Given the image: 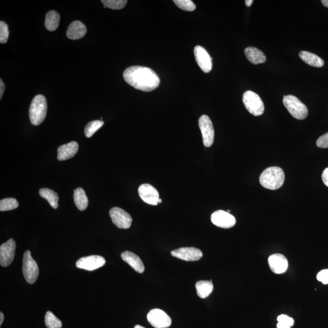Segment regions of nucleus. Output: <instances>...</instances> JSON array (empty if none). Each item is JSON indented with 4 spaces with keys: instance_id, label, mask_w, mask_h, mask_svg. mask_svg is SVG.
<instances>
[{
    "instance_id": "nucleus-1",
    "label": "nucleus",
    "mask_w": 328,
    "mask_h": 328,
    "mask_svg": "<svg viewBox=\"0 0 328 328\" xmlns=\"http://www.w3.org/2000/svg\"><path fill=\"white\" fill-rule=\"evenodd\" d=\"M123 77L125 81L131 87L145 92L152 91L160 84V77L153 70L141 66L127 68Z\"/></svg>"
},
{
    "instance_id": "nucleus-2",
    "label": "nucleus",
    "mask_w": 328,
    "mask_h": 328,
    "mask_svg": "<svg viewBox=\"0 0 328 328\" xmlns=\"http://www.w3.org/2000/svg\"><path fill=\"white\" fill-rule=\"evenodd\" d=\"M285 180V175L283 169L278 166H271L261 174L259 182L267 189L275 190L283 185Z\"/></svg>"
},
{
    "instance_id": "nucleus-3",
    "label": "nucleus",
    "mask_w": 328,
    "mask_h": 328,
    "mask_svg": "<svg viewBox=\"0 0 328 328\" xmlns=\"http://www.w3.org/2000/svg\"><path fill=\"white\" fill-rule=\"evenodd\" d=\"M47 102L42 95H36L31 102L29 110V119L31 124L37 126L45 119L47 114Z\"/></svg>"
},
{
    "instance_id": "nucleus-4",
    "label": "nucleus",
    "mask_w": 328,
    "mask_h": 328,
    "mask_svg": "<svg viewBox=\"0 0 328 328\" xmlns=\"http://www.w3.org/2000/svg\"><path fill=\"white\" fill-rule=\"evenodd\" d=\"M283 104L290 113L298 120H303L308 116V109L297 97L292 95H284Z\"/></svg>"
},
{
    "instance_id": "nucleus-5",
    "label": "nucleus",
    "mask_w": 328,
    "mask_h": 328,
    "mask_svg": "<svg viewBox=\"0 0 328 328\" xmlns=\"http://www.w3.org/2000/svg\"><path fill=\"white\" fill-rule=\"evenodd\" d=\"M243 102L247 111L254 116H259L263 114V102L256 93L252 91H247L244 93Z\"/></svg>"
},
{
    "instance_id": "nucleus-6",
    "label": "nucleus",
    "mask_w": 328,
    "mask_h": 328,
    "mask_svg": "<svg viewBox=\"0 0 328 328\" xmlns=\"http://www.w3.org/2000/svg\"><path fill=\"white\" fill-rule=\"evenodd\" d=\"M23 273L26 281L29 284H34L37 280L39 269L36 261L31 256V252H24L23 262Z\"/></svg>"
},
{
    "instance_id": "nucleus-7",
    "label": "nucleus",
    "mask_w": 328,
    "mask_h": 328,
    "mask_svg": "<svg viewBox=\"0 0 328 328\" xmlns=\"http://www.w3.org/2000/svg\"><path fill=\"white\" fill-rule=\"evenodd\" d=\"M198 123L202 133L203 143L206 147H210L214 144L215 137L214 128L211 120L206 115H202Z\"/></svg>"
},
{
    "instance_id": "nucleus-8",
    "label": "nucleus",
    "mask_w": 328,
    "mask_h": 328,
    "mask_svg": "<svg viewBox=\"0 0 328 328\" xmlns=\"http://www.w3.org/2000/svg\"><path fill=\"white\" fill-rule=\"evenodd\" d=\"M109 216L112 222L120 229H127L131 226L133 220L130 215L121 208L117 207L112 208L109 210Z\"/></svg>"
},
{
    "instance_id": "nucleus-9",
    "label": "nucleus",
    "mask_w": 328,
    "mask_h": 328,
    "mask_svg": "<svg viewBox=\"0 0 328 328\" xmlns=\"http://www.w3.org/2000/svg\"><path fill=\"white\" fill-rule=\"evenodd\" d=\"M148 321L155 328H167L171 325V319L164 310L153 309L147 315Z\"/></svg>"
},
{
    "instance_id": "nucleus-10",
    "label": "nucleus",
    "mask_w": 328,
    "mask_h": 328,
    "mask_svg": "<svg viewBox=\"0 0 328 328\" xmlns=\"http://www.w3.org/2000/svg\"><path fill=\"white\" fill-rule=\"evenodd\" d=\"M211 221L215 226L223 229H229L236 224V219L230 213L219 210L213 213Z\"/></svg>"
},
{
    "instance_id": "nucleus-11",
    "label": "nucleus",
    "mask_w": 328,
    "mask_h": 328,
    "mask_svg": "<svg viewBox=\"0 0 328 328\" xmlns=\"http://www.w3.org/2000/svg\"><path fill=\"white\" fill-rule=\"evenodd\" d=\"M171 255L187 261H195L202 258L203 254L199 249L195 247H181L171 251Z\"/></svg>"
},
{
    "instance_id": "nucleus-12",
    "label": "nucleus",
    "mask_w": 328,
    "mask_h": 328,
    "mask_svg": "<svg viewBox=\"0 0 328 328\" xmlns=\"http://www.w3.org/2000/svg\"><path fill=\"white\" fill-rule=\"evenodd\" d=\"M16 243L10 239L0 247V264L2 267L10 265L13 261L16 254Z\"/></svg>"
},
{
    "instance_id": "nucleus-13",
    "label": "nucleus",
    "mask_w": 328,
    "mask_h": 328,
    "mask_svg": "<svg viewBox=\"0 0 328 328\" xmlns=\"http://www.w3.org/2000/svg\"><path fill=\"white\" fill-rule=\"evenodd\" d=\"M138 193L142 200L146 204L152 205L159 204L160 194L153 186L148 183H144L139 187Z\"/></svg>"
},
{
    "instance_id": "nucleus-14",
    "label": "nucleus",
    "mask_w": 328,
    "mask_h": 328,
    "mask_svg": "<svg viewBox=\"0 0 328 328\" xmlns=\"http://www.w3.org/2000/svg\"><path fill=\"white\" fill-rule=\"evenodd\" d=\"M106 263L104 257L99 255H91L80 258L76 262L77 268L92 271L101 268Z\"/></svg>"
},
{
    "instance_id": "nucleus-15",
    "label": "nucleus",
    "mask_w": 328,
    "mask_h": 328,
    "mask_svg": "<svg viewBox=\"0 0 328 328\" xmlns=\"http://www.w3.org/2000/svg\"><path fill=\"white\" fill-rule=\"evenodd\" d=\"M194 55L197 64L203 72L208 73L212 69V58L202 46H197L194 49Z\"/></svg>"
},
{
    "instance_id": "nucleus-16",
    "label": "nucleus",
    "mask_w": 328,
    "mask_h": 328,
    "mask_svg": "<svg viewBox=\"0 0 328 328\" xmlns=\"http://www.w3.org/2000/svg\"><path fill=\"white\" fill-rule=\"evenodd\" d=\"M268 263L271 271L276 274L285 273L288 268V261L283 255L275 254L269 257Z\"/></svg>"
},
{
    "instance_id": "nucleus-17",
    "label": "nucleus",
    "mask_w": 328,
    "mask_h": 328,
    "mask_svg": "<svg viewBox=\"0 0 328 328\" xmlns=\"http://www.w3.org/2000/svg\"><path fill=\"white\" fill-rule=\"evenodd\" d=\"M79 150V145L76 142L71 143L61 146L57 149V159L58 161H63L74 157Z\"/></svg>"
},
{
    "instance_id": "nucleus-18",
    "label": "nucleus",
    "mask_w": 328,
    "mask_h": 328,
    "mask_svg": "<svg viewBox=\"0 0 328 328\" xmlns=\"http://www.w3.org/2000/svg\"><path fill=\"white\" fill-rule=\"evenodd\" d=\"M122 259L127 263H128L132 268L138 273H143L145 271L143 261L140 257L130 251H126L121 254Z\"/></svg>"
},
{
    "instance_id": "nucleus-19",
    "label": "nucleus",
    "mask_w": 328,
    "mask_h": 328,
    "mask_svg": "<svg viewBox=\"0 0 328 328\" xmlns=\"http://www.w3.org/2000/svg\"><path fill=\"white\" fill-rule=\"evenodd\" d=\"M87 31L84 24L80 21H75L68 27L67 35L71 40H79L85 36Z\"/></svg>"
},
{
    "instance_id": "nucleus-20",
    "label": "nucleus",
    "mask_w": 328,
    "mask_h": 328,
    "mask_svg": "<svg viewBox=\"0 0 328 328\" xmlns=\"http://www.w3.org/2000/svg\"><path fill=\"white\" fill-rule=\"evenodd\" d=\"M246 57L250 62L254 65L261 64L266 61V55L258 48L254 47L247 48L244 51Z\"/></svg>"
},
{
    "instance_id": "nucleus-21",
    "label": "nucleus",
    "mask_w": 328,
    "mask_h": 328,
    "mask_svg": "<svg viewBox=\"0 0 328 328\" xmlns=\"http://www.w3.org/2000/svg\"><path fill=\"white\" fill-rule=\"evenodd\" d=\"M299 56L303 62L308 65L315 68H321L324 65V61L314 54L302 51L299 54Z\"/></svg>"
},
{
    "instance_id": "nucleus-22",
    "label": "nucleus",
    "mask_w": 328,
    "mask_h": 328,
    "mask_svg": "<svg viewBox=\"0 0 328 328\" xmlns=\"http://www.w3.org/2000/svg\"><path fill=\"white\" fill-rule=\"evenodd\" d=\"M210 281H199L196 283L195 287L197 292L200 298H205L210 295L214 290V285Z\"/></svg>"
},
{
    "instance_id": "nucleus-23",
    "label": "nucleus",
    "mask_w": 328,
    "mask_h": 328,
    "mask_svg": "<svg viewBox=\"0 0 328 328\" xmlns=\"http://www.w3.org/2000/svg\"><path fill=\"white\" fill-rule=\"evenodd\" d=\"M60 15L57 12L51 11L48 12L45 18V27L49 31H55L60 23Z\"/></svg>"
},
{
    "instance_id": "nucleus-24",
    "label": "nucleus",
    "mask_w": 328,
    "mask_h": 328,
    "mask_svg": "<svg viewBox=\"0 0 328 328\" xmlns=\"http://www.w3.org/2000/svg\"><path fill=\"white\" fill-rule=\"evenodd\" d=\"M39 194H40L41 198L47 200L48 202L50 203L51 206L54 208V209H57L59 198H58L57 193H55V191L47 188H41V189L39 190Z\"/></svg>"
},
{
    "instance_id": "nucleus-25",
    "label": "nucleus",
    "mask_w": 328,
    "mask_h": 328,
    "mask_svg": "<svg viewBox=\"0 0 328 328\" xmlns=\"http://www.w3.org/2000/svg\"><path fill=\"white\" fill-rule=\"evenodd\" d=\"M74 200L78 209L83 211L87 209L88 205V200L85 192L82 188H77L74 190Z\"/></svg>"
},
{
    "instance_id": "nucleus-26",
    "label": "nucleus",
    "mask_w": 328,
    "mask_h": 328,
    "mask_svg": "<svg viewBox=\"0 0 328 328\" xmlns=\"http://www.w3.org/2000/svg\"><path fill=\"white\" fill-rule=\"evenodd\" d=\"M104 121H101V120H97V121L90 122L85 128L84 132L86 137H87L88 138L92 137L98 129H99L104 126Z\"/></svg>"
},
{
    "instance_id": "nucleus-27",
    "label": "nucleus",
    "mask_w": 328,
    "mask_h": 328,
    "mask_svg": "<svg viewBox=\"0 0 328 328\" xmlns=\"http://www.w3.org/2000/svg\"><path fill=\"white\" fill-rule=\"evenodd\" d=\"M45 325L48 328H61L62 323L52 312H46L45 319Z\"/></svg>"
},
{
    "instance_id": "nucleus-28",
    "label": "nucleus",
    "mask_w": 328,
    "mask_h": 328,
    "mask_svg": "<svg viewBox=\"0 0 328 328\" xmlns=\"http://www.w3.org/2000/svg\"><path fill=\"white\" fill-rule=\"evenodd\" d=\"M18 205V202L14 198H5L0 201V211H9V210L16 209Z\"/></svg>"
},
{
    "instance_id": "nucleus-29",
    "label": "nucleus",
    "mask_w": 328,
    "mask_h": 328,
    "mask_svg": "<svg viewBox=\"0 0 328 328\" xmlns=\"http://www.w3.org/2000/svg\"><path fill=\"white\" fill-rule=\"evenodd\" d=\"M105 7L109 9L119 10L123 9L127 4L126 0H102L101 1Z\"/></svg>"
},
{
    "instance_id": "nucleus-30",
    "label": "nucleus",
    "mask_w": 328,
    "mask_h": 328,
    "mask_svg": "<svg viewBox=\"0 0 328 328\" xmlns=\"http://www.w3.org/2000/svg\"><path fill=\"white\" fill-rule=\"evenodd\" d=\"M173 2L183 11L192 12L196 9V5L191 0H175Z\"/></svg>"
},
{
    "instance_id": "nucleus-31",
    "label": "nucleus",
    "mask_w": 328,
    "mask_h": 328,
    "mask_svg": "<svg viewBox=\"0 0 328 328\" xmlns=\"http://www.w3.org/2000/svg\"><path fill=\"white\" fill-rule=\"evenodd\" d=\"M9 35L8 26L4 21H0V43H6L8 40Z\"/></svg>"
},
{
    "instance_id": "nucleus-32",
    "label": "nucleus",
    "mask_w": 328,
    "mask_h": 328,
    "mask_svg": "<svg viewBox=\"0 0 328 328\" xmlns=\"http://www.w3.org/2000/svg\"><path fill=\"white\" fill-rule=\"evenodd\" d=\"M317 146L322 148H328V133L320 136L316 143Z\"/></svg>"
},
{
    "instance_id": "nucleus-33",
    "label": "nucleus",
    "mask_w": 328,
    "mask_h": 328,
    "mask_svg": "<svg viewBox=\"0 0 328 328\" xmlns=\"http://www.w3.org/2000/svg\"><path fill=\"white\" fill-rule=\"evenodd\" d=\"M318 280L322 282L324 285L328 284V269H325L318 273L317 275Z\"/></svg>"
},
{
    "instance_id": "nucleus-34",
    "label": "nucleus",
    "mask_w": 328,
    "mask_h": 328,
    "mask_svg": "<svg viewBox=\"0 0 328 328\" xmlns=\"http://www.w3.org/2000/svg\"><path fill=\"white\" fill-rule=\"evenodd\" d=\"M277 320L278 322L283 323V324L288 325L291 327H292L293 324H294V320L292 318L288 317V315L285 314L279 315Z\"/></svg>"
},
{
    "instance_id": "nucleus-35",
    "label": "nucleus",
    "mask_w": 328,
    "mask_h": 328,
    "mask_svg": "<svg viewBox=\"0 0 328 328\" xmlns=\"http://www.w3.org/2000/svg\"><path fill=\"white\" fill-rule=\"evenodd\" d=\"M323 182L328 187V167L325 169L322 176Z\"/></svg>"
},
{
    "instance_id": "nucleus-36",
    "label": "nucleus",
    "mask_w": 328,
    "mask_h": 328,
    "mask_svg": "<svg viewBox=\"0 0 328 328\" xmlns=\"http://www.w3.org/2000/svg\"><path fill=\"white\" fill-rule=\"evenodd\" d=\"M5 90V85L2 80H0V99H1L2 95H3Z\"/></svg>"
},
{
    "instance_id": "nucleus-37",
    "label": "nucleus",
    "mask_w": 328,
    "mask_h": 328,
    "mask_svg": "<svg viewBox=\"0 0 328 328\" xmlns=\"http://www.w3.org/2000/svg\"><path fill=\"white\" fill-rule=\"evenodd\" d=\"M277 328H291V327L289 326L288 325L283 324V323L278 322L277 324Z\"/></svg>"
},
{
    "instance_id": "nucleus-38",
    "label": "nucleus",
    "mask_w": 328,
    "mask_h": 328,
    "mask_svg": "<svg viewBox=\"0 0 328 328\" xmlns=\"http://www.w3.org/2000/svg\"><path fill=\"white\" fill-rule=\"evenodd\" d=\"M4 314H2V312H0V326H1L2 323L4 321Z\"/></svg>"
},
{
    "instance_id": "nucleus-39",
    "label": "nucleus",
    "mask_w": 328,
    "mask_h": 328,
    "mask_svg": "<svg viewBox=\"0 0 328 328\" xmlns=\"http://www.w3.org/2000/svg\"><path fill=\"white\" fill-rule=\"evenodd\" d=\"M246 2V5L247 7H250L251 6V5L253 4L254 1L253 0H246L245 1Z\"/></svg>"
},
{
    "instance_id": "nucleus-40",
    "label": "nucleus",
    "mask_w": 328,
    "mask_h": 328,
    "mask_svg": "<svg viewBox=\"0 0 328 328\" xmlns=\"http://www.w3.org/2000/svg\"><path fill=\"white\" fill-rule=\"evenodd\" d=\"M321 2L324 6L328 7V0H322Z\"/></svg>"
},
{
    "instance_id": "nucleus-41",
    "label": "nucleus",
    "mask_w": 328,
    "mask_h": 328,
    "mask_svg": "<svg viewBox=\"0 0 328 328\" xmlns=\"http://www.w3.org/2000/svg\"><path fill=\"white\" fill-rule=\"evenodd\" d=\"M134 328H146L143 327L141 326V325H136Z\"/></svg>"
},
{
    "instance_id": "nucleus-42",
    "label": "nucleus",
    "mask_w": 328,
    "mask_h": 328,
    "mask_svg": "<svg viewBox=\"0 0 328 328\" xmlns=\"http://www.w3.org/2000/svg\"><path fill=\"white\" fill-rule=\"evenodd\" d=\"M161 202H162V200L160 199V200H159V203H161Z\"/></svg>"
}]
</instances>
